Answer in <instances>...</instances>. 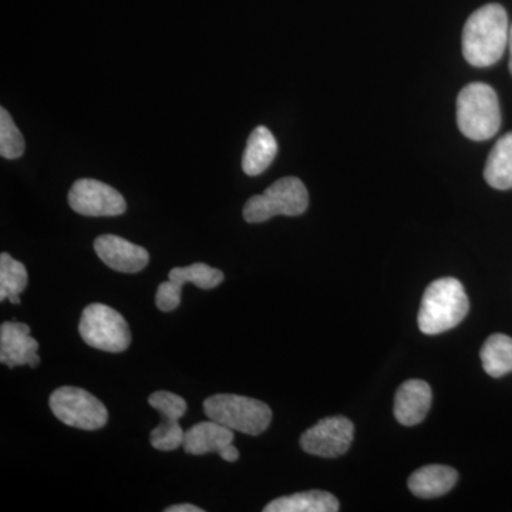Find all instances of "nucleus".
Returning a JSON list of instances; mask_svg holds the SVG:
<instances>
[{"label":"nucleus","instance_id":"obj_1","mask_svg":"<svg viewBox=\"0 0 512 512\" xmlns=\"http://www.w3.org/2000/svg\"><path fill=\"white\" fill-rule=\"evenodd\" d=\"M510 23L507 12L498 3L476 10L463 30V55L474 67L493 66L508 47Z\"/></svg>","mask_w":512,"mask_h":512},{"label":"nucleus","instance_id":"obj_2","mask_svg":"<svg viewBox=\"0 0 512 512\" xmlns=\"http://www.w3.org/2000/svg\"><path fill=\"white\" fill-rule=\"evenodd\" d=\"M470 301L456 278H441L424 292L419 326L424 335H440L456 328L466 318Z\"/></svg>","mask_w":512,"mask_h":512},{"label":"nucleus","instance_id":"obj_3","mask_svg":"<svg viewBox=\"0 0 512 512\" xmlns=\"http://www.w3.org/2000/svg\"><path fill=\"white\" fill-rule=\"evenodd\" d=\"M457 124L470 140H490L501 126L500 103L493 87L485 83H471L464 87L457 99Z\"/></svg>","mask_w":512,"mask_h":512},{"label":"nucleus","instance_id":"obj_4","mask_svg":"<svg viewBox=\"0 0 512 512\" xmlns=\"http://www.w3.org/2000/svg\"><path fill=\"white\" fill-rule=\"evenodd\" d=\"M205 416L228 429L259 436L268 429L272 420V410L268 404L238 396V394H214L204 402Z\"/></svg>","mask_w":512,"mask_h":512},{"label":"nucleus","instance_id":"obj_5","mask_svg":"<svg viewBox=\"0 0 512 512\" xmlns=\"http://www.w3.org/2000/svg\"><path fill=\"white\" fill-rule=\"evenodd\" d=\"M309 194L299 178L285 177L266 188L264 194L249 198L244 218L249 224H259L275 215L298 217L308 210Z\"/></svg>","mask_w":512,"mask_h":512},{"label":"nucleus","instance_id":"obj_6","mask_svg":"<svg viewBox=\"0 0 512 512\" xmlns=\"http://www.w3.org/2000/svg\"><path fill=\"white\" fill-rule=\"evenodd\" d=\"M79 333L87 345L104 352L121 353L131 345L127 320L103 303H92L84 309Z\"/></svg>","mask_w":512,"mask_h":512},{"label":"nucleus","instance_id":"obj_7","mask_svg":"<svg viewBox=\"0 0 512 512\" xmlns=\"http://www.w3.org/2000/svg\"><path fill=\"white\" fill-rule=\"evenodd\" d=\"M49 403L57 419L74 429L99 430L109 421L106 406L80 387H60L52 393Z\"/></svg>","mask_w":512,"mask_h":512},{"label":"nucleus","instance_id":"obj_8","mask_svg":"<svg viewBox=\"0 0 512 512\" xmlns=\"http://www.w3.org/2000/svg\"><path fill=\"white\" fill-rule=\"evenodd\" d=\"M69 205L86 217H119L127 210V202L116 188L92 178H82L73 184Z\"/></svg>","mask_w":512,"mask_h":512},{"label":"nucleus","instance_id":"obj_9","mask_svg":"<svg viewBox=\"0 0 512 512\" xmlns=\"http://www.w3.org/2000/svg\"><path fill=\"white\" fill-rule=\"evenodd\" d=\"M355 436V426L346 417H326L305 431L301 447L312 456L336 458L349 450Z\"/></svg>","mask_w":512,"mask_h":512},{"label":"nucleus","instance_id":"obj_10","mask_svg":"<svg viewBox=\"0 0 512 512\" xmlns=\"http://www.w3.org/2000/svg\"><path fill=\"white\" fill-rule=\"evenodd\" d=\"M194 284L197 288L210 291L224 282L220 269L207 264H192L185 268H173L168 274V281L157 289L156 305L161 312H173L180 306L181 291L184 284Z\"/></svg>","mask_w":512,"mask_h":512},{"label":"nucleus","instance_id":"obj_11","mask_svg":"<svg viewBox=\"0 0 512 512\" xmlns=\"http://www.w3.org/2000/svg\"><path fill=\"white\" fill-rule=\"evenodd\" d=\"M94 251L109 268L123 274H137L150 261L146 248L117 235H101L94 241Z\"/></svg>","mask_w":512,"mask_h":512},{"label":"nucleus","instance_id":"obj_12","mask_svg":"<svg viewBox=\"0 0 512 512\" xmlns=\"http://www.w3.org/2000/svg\"><path fill=\"white\" fill-rule=\"evenodd\" d=\"M39 342L30 336L26 323L5 322L0 326V362L8 367L39 366Z\"/></svg>","mask_w":512,"mask_h":512},{"label":"nucleus","instance_id":"obj_13","mask_svg":"<svg viewBox=\"0 0 512 512\" xmlns=\"http://www.w3.org/2000/svg\"><path fill=\"white\" fill-rule=\"evenodd\" d=\"M431 406V387L424 380H407L394 399V416L403 426H416L426 419Z\"/></svg>","mask_w":512,"mask_h":512},{"label":"nucleus","instance_id":"obj_14","mask_svg":"<svg viewBox=\"0 0 512 512\" xmlns=\"http://www.w3.org/2000/svg\"><path fill=\"white\" fill-rule=\"evenodd\" d=\"M234 430L228 429L217 421H202L185 431L184 451L192 456H204L208 453H225L234 444Z\"/></svg>","mask_w":512,"mask_h":512},{"label":"nucleus","instance_id":"obj_15","mask_svg":"<svg viewBox=\"0 0 512 512\" xmlns=\"http://www.w3.org/2000/svg\"><path fill=\"white\" fill-rule=\"evenodd\" d=\"M278 154V143L274 134L264 126L256 127L248 138L242 156V170L251 177L264 173Z\"/></svg>","mask_w":512,"mask_h":512},{"label":"nucleus","instance_id":"obj_16","mask_svg":"<svg viewBox=\"0 0 512 512\" xmlns=\"http://www.w3.org/2000/svg\"><path fill=\"white\" fill-rule=\"evenodd\" d=\"M457 480V470L433 464L414 471L409 478V488L416 497L436 498L453 490Z\"/></svg>","mask_w":512,"mask_h":512},{"label":"nucleus","instance_id":"obj_17","mask_svg":"<svg viewBox=\"0 0 512 512\" xmlns=\"http://www.w3.org/2000/svg\"><path fill=\"white\" fill-rule=\"evenodd\" d=\"M265 512H336L339 501L326 491L312 490L305 493L276 498L264 508Z\"/></svg>","mask_w":512,"mask_h":512},{"label":"nucleus","instance_id":"obj_18","mask_svg":"<svg viewBox=\"0 0 512 512\" xmlns=\"http://www.w3.org/2000/svg\"><path fill=\"white\" fill-rule=\"evenodd\" d=\"M484 178L488 184L497 190H511L512 188V131L505 134L495 143L487 164H485Z\"/></svg>","mask_w":512,"mask_h":512},{"label":"nucleus","instance_id":"obj_19","mask_svg":"<svg viewBox=\"0 0 512 512\" xmlns=\"http://www.w3.org/2000/svg\"><path fill=\"white\" fill-rule=\"evenodd\" d=\"M481 362L491 377H503L512 372V338L507 335L490 336L481 349Z\"/></svg>","mask_w":512,"mask_h":512},{"label":"nucleus","instance_id":"obj_20","mask_svg":"<svg viewBox=\"0 0 512 512\" xmlns=\"http://www.w3.org/2000/svg\"><path fill=\"white\" fill-rule=\"evenodd\" d=\"M29 276L25 265L16 261L12 256L3 252L0 255V301H6L19 305V295L28 286Z\"/></svg>","mask_w":512,"mask_h":512},{"label":"nucleus","instance_id":"obj_21","mask_svg":"<svg viewBox=\"0 0 512 512\" xmlns=\"http://www.w3.org/2000/svg\"><path fill=\"white\" fill-rule=\"evenodd\" d=\"M25 138L15 121L10 117L9 111L0 109V156L6 160H16L25 153Z\"/></svg>","mask_w":512,"mask_h":512},{"label":"nucleus","instance_id":"obj_22","mask_svg":"<svg viewBox=\"0 0 512 512\" xmlns=\"http://www.w3.org/2000/svg\"><path fill=\"white\" fill-rule=\"evenodd\" d=\"M184 430L178 420L164 419L163 423L151 431V446L160 451H173L183 446Z\"/></svg>","mask_w":512,"mask_h":512},{"label":"nucleus","instance_id":"obj_23","mask_svg":"<svg viewBox=\"0 0 512 512\" xmlns=\"http://www.w3.org/2000/svg\"><path fill=\"white\" fill-rule=\"evenodd\" d=\"M148 403L163 416V419L180 420L187 412V402L183 397L164 390L151 394Z\"/></svg>","mask_w":512,"mask_h":512},{"label":"nucleus","instance_id":"obj_24","mask_svg":"<svg viewBox=\"0 0 512 512\" xmlns=\"http://www.w3.org/2000/svg\"><path fill=\"white\" fill-rule=\"evenodd\" d=\"M165 511H167V512H204V510H202V508L195 507V505H191V504L173 505V507L167 508V510H165Z\"/></svg>","mask_w":512,"mask_h":512},{"label":"nucleus","instance_id":"obj_25","mask_svg":"<svg viewBox=\"0 0 512 512\" xmlns=\"http://www.w3.org/2000/svg\"><path fill=\"white\" fill-rule=\"evenodd\" d=\"M508 49H510V72L512 74V25L510 26V35H508Z\"/></svg>","mask_w":512,"mask_h":512}]
</instances>
